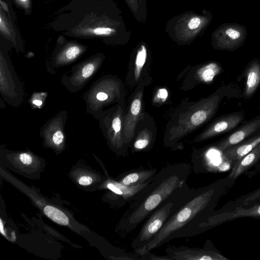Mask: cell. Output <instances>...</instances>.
<instances>
[{
  "label": "cell",
  "mask_w": 260,
  "mask_h": 260,
  "mask_svg": "<svg viewBox=\"0 0 260 260\" xmlns=\"http://www.w3.org/2000/svg\"><path fill=\"white\" fill-rule=\"evenodd\" d=\"M232 180L227 177L199 188L186 185L175 194L167 221L139 256L175 239L203 233V224L215 212L218 201Z\"/></svg>",
  "instance_id": "obj_1"
},
{
  "label": "cell",
  "mask_w": 260,
  "mask_h": 260,
  "mask_svg": "<svg viewBox=\"0 0 260 260\" xmlns=\"http://www.w3.org/2000/svg\"><path fill=\"white\" fill-rule=\"evenodd\" d=\"M191 166L181 162L164 167L129 204L118 229L123 234L136 229L167 199L182 189L190 173Z\"/></svg>",
  "instance_id": "obj_2"
},
{
  "label": "cell",
  "mask_w": 260,
  "mask_h": 260,
  "mask_svg": "<svg viewBox=\"0 0 260 260\" xmlns=\"http://www.w3.org/2000/svg\"><path fill=\"white\" fill-rule=\"evenodd\" d=\"M176 193L161 203L147 218L137 236L132 242L131 246L134 254L139 256L140 251L147 246L167 221L172 211Z\"/></svg>",
  "instance_id": "obj_3"
},
{
  "label": "cell",
  "mask_w": 260,
  "mask_h": 260,
  "mask_svg": "<svg viewBox=\"0 0 260 260\" xmlns=\"http://www.w3.org/2000/svg\"><path fill=\"white\" fill-rule=\"evenodd\" d=\"M99 122L103 134L112 146L120 154L126 155V146L123 139L124 116L120 105L113 113L103 110L92 114Z\"/></svg>",
  "instance_id": "obj_4"
},
{
  "label": "cell",
  "mask_w": 260,
  "mask_h": 260,
  "mask_svg": "<svg viewBox=\"0 0 260 260\" xmlns=\"http://www.w3.org/2000/svg\"><path fill=\"white\" fill-rule=\"evenodd\" d=\"M116 83L111 79L101 78L94 81L83 95L86 112L92 114L102 111L116 97Z\"/></svg>",
  "instance_id": "obj_5"
},
{
  "label": "cell",
  "mask_w": 260,
  "mask_h": 260,
  "mask_svg": "<svg viewBox=\"0 0 260 260\" xmlns=\"http://www.w3.org/2000/svg\"><path fill=\"white\" fill-rule=\"evenodd\" d=\"M0 93L3 99L14 107L21 104L24 94L21 82L9 60L1 55Z\"/></svg>",
  "instance_id": "obj_6"
},
{
  "label": "cell",
  "mask_w": 260,
  "mask_h": 260,
  "mask_svg": "<svg viewBox=\"0 0 260 260\" xmlns=\"http://www.w3.org/2000/svg\"><path fill=\"white\" fill-rule=\"evenodd\" d=\"M221 98L218 95H214L202 101L196 107L190 116L185 120H182L178 123L179 127L176 128L174 136L169 139V142L177 140L186 133L190 132L209 120L216 113L219 105Z\"/></svg>",
  "instance_id": "obj_7"
},
{
  "label": "cell",
  "mask_w": 260,
  "mask_h": 260,
  "mask_svg": "<svg viewBox=\"0 0 260 260\" xmlns=\"http://www.w3.org/2000/svg\"><path fill=\"white\" fill-rule=\"evenodd\" d=\"M102 61L101 57H93L76 64L73 67L69 75H63L61 82L69 91H79L99 70Z\"/></svg>",
  "instance_id": "obj_8"
},
{
  "label": "cell",
  "mask_w": 260,
  "mask_h": 260,
  "mask_svg": "<svg viewBox=\"0 0 260 260\" xmlns=\"http://www.w3.org/2000/svg\"><path fill=\"white\" fill-rule=\"evenodd\" d=\"M167 255L173 260H227L208 240L202 248L185 246L169 247L165 249Z\"/></svg>",
  "instance_id": "obj_9"
},
{
  "label": "cell",
  "mask_w": 260,
  "mask_h": 260,
  "mask_svg": "<svg viewBox=\"0 0 260 260\" xmlns=\"http://www.w3.org/2000/svg\"><path fill=\"white\" fill-rule=\"evenodd\" d=\"M241 217L260 218V203L249 207L237 206L215 211L203 224V233L221 223Z\"/></svg>",
  "instance_id": "obj_10"
},
{
  "label": "cell",
  "mask_w": 260,
  "mask_h": 260,
  "mask_svg": "<svg viewBox=\"0 0 260 260\" xmlns=\"http://www.w3.org/2000/svg\"><path fill=\"white\" fill-rule=\"evenodd\" d=\"M247 35L245 27L237 23H225L215 35L216 45L220 49L233 51L244 43Z\"/></svg>",
  "instance_id": "obj_11"
},
{
  "label": "cell",
  "mask_w": 260,
  "mask_h": 260,
  "mask_svg": "<svg viewBox=\"0 0 260 260\" xmlns=\"http://www.w3.org/2000/svg\"><path fill=\"white\" fill-rule=\"evenodd\" d=\"M151 180L137 185L127 186L116 180H109L106 183V187L112 193L111 200L113 203L121 207L133 201Z\"/></svg>",
  "instance_id": "obj_12"
},
{
  "label": "cell",
  "mask_w": 260,
  "mask_h": 260,
  "mask_svg": "<svg viewBox=\"0 0 260 260\" xmlns=\"http://www.w3.org/2000/svg\"><path fill=\"white\" fill-rule=\"evenodd\" d=\"M67 118V112L63 111L50 119L41 129V137L56 147L61 145L65 140V123Z\"/></svg>",
  "instance_id": "obj_13"
},
{
  "label": "cell",
  "mask_w": 260,
  "mask_h": 260,
  "mask_svg": "<svg viewBox=\"0 0 260 260\" xmlns=\"http://www.w3.org/2000/svg\"><path fill=\"white\" fill-rule=\"evenodd\" d=\"M243 118V115L240 113H232L219 118L198 136L194 141H203L229 132L238 125Z\"/></svg>",
  "instance_id": "obj_14"
},
{
  "label": "cell",
  "mask_w": 260,
  "mask_h": 260,
  "mask_svg": "<svg viewBox=\"0 0 260 260\" xmlns=\"http://www.w3.org/2000/svg\"><path fill=\"white\" fill-rule=\"evenodd\" d=\"M142 95L143 88H141L136 93L124 119L122 135L126 146L135 136L136 126L141 113Z\"/></svg>",
  "instance_id": "obj_15"
},
{
  "label": "cell",
  "mask_w": 260,
  "mask_h": 260,
  "mask_svg": "<svg viewBox=\"0 0 260 260\" xmlns=\"http://www.w3.org/2000/svg\"><path fill=\"white\" fill-rule=\"evenodd\" d=\"M260 126V118L251 120L217 143L214 147L221 152L245 140Z\"/></svg>",
  "instance_id": "obj_16"
},
{
  "label": "cell",
  "mask_w": 260,
  "mask_h": 260,
  "mask_svg": "<svg viewBox=\"0 0 260 260\" xmlns=\"http://www.w3.org/2000/svg\"><path fill=\"white\" fill-rule=\"evenodd\" d=\"M259 143H260V134L244 140L222 151V156L225 160L230 162L233 167L236 162L247 154Z\"/></svg>",
  "instance_id": "obj_17"
},
{
  "label": "cell",
  "mask_w": 260,
  "mask_h": 260,
  "mask_svg": "<svg viewBox=\"0 0 260 260\" xmlns=\"http://www.w3.org/2000/svg\"><path fill=\"white\" fill-rule=\"evenodd\" d=\"M157 172L156 169H133L120 175L116 181L127 186L137 185L152 180Z\"/></svg>",
  "instance_id": "obj_18"
},
{
  "label": "cell",
  "mask_w": 260,
  "mask_h": 260,
  "mask_svg": "<svg viewBox=\"0 0 260 260\" xmlns=\"http://www.w3.org/2000/svg\"><path fill=\"white\" fill-rule=\"evenodd\" d=\"M260 161V143L247 154L239 160L233 166L228 176L229 179L236 180L242 174L251 169Z\"/></svg>",
  "instance_id": "obj_19"
},
{
  "label": "cell",
  "mask_w": 260,
  "mask_h": 260,
  "mask_svg": "<svg viewBox=\"0 0 260 260\" xmlns=\"http://www.w3.org/2000/svg\"><path fill=\"white\" fill-rule=\"evenodd\" d=\"M82 52V50L79 46H71L56 55L49 67L58 68L70 64L80 55Z\"/></svg>",
  "instance_id": "obj_20"
},
{
  "label": "cell",
  "mask_w": 260,
  "mask_h": 260,
  "mask_svg": "<svg viewBox=\"0 0 260 260\" xmlns=\"http://www.w3.org/2000/svg\"><path fill=\"white\" fill-rule=\"evenodd\" d=\"M246 76L245 95L249 98L254 93L260 83V64L256 62H252L247 69Z\"/></svg>",
  "instance_id": "obj_21"
},
{
  "label": "cell",
  "mask_w": 260,
  "mask_h": 260,
  "mask_svg": "<svg viewBox=\"0 0 260 260\" xmlns=\"http://www.w3.org/2000/svg\"><path fill=\"white\" fill-rule=\"evenodd\" d=\"M44 214L55 223L68 225L69 219L68 216L58 208L51 205L45 206L43 208Z\"/></svg>",
  "instance_id": "obj_22"
},
{
  "label": "cell",
  "mask_w": 260,
  "mask_h": 260,
  "mask_svg": "<svg viewBox=\"0 0 260 260\" xmlns=\"http://www.w3.org/2000/svg\"><path fill=\"white\" fill-rule=\"evenodd\" d=\"M220 71L219 65L215 62L207 64L198 71L199 79L204 82H211Z\"/></svg>",
  "instance_id": "obj_23"
},
{
  "label": "cell",
  "mask_w": 260,
  "mask_h": 260,
  "mask_svg": "<svg viewBox=\"0 0 260 260\" xmlns=\"http://www.w3.org/2000/svg\"><path fill=\"white\" fill-rule=\"evenodd\" d=\"M152 142V136L146 129L141 131L133 144V151H143L150 146Z\"/></svg>",
  "instance_id": "obj_24"
},
{
  "label": "cell",
  "mask_w": 260,
  "mask_h": 260,
  "mask_svg": "<svg viewBox=\"0 0 260 260\" xmlns=\"http://www.w3.org/2000/svg\"><path fill=\"white\" fill-rule=\"evenodd\" d=\"M146 58L147 50L145 47L142 45L137 52L135 60L134 76L136 80H137L140 76L142 70L146 62Z\"/></svg>",
  "instance_id": "obj_25"
},
{
  "label": "cell",
  "mask_w": 260,
  "mask_h": 260,
  "mask_svg": "<svg viewBox=\"0 0 260 260\" xmlns=\"http://www.w3.org/2000/svg\"><path fill=\"white\" fill-rule=\"evenodd\" d=\"M140 259L142 260H169L171 258L167 256H159L154 254L150 251L147 252L140 256Z\"/></svg>",
  "instance_id": "obj_26"
},
{
  "label": "cell",
  "mask_w": 260,
  "mask_h": 260,
  "mask_svg": "<svg viewBox=\"0 0 260 260\" xmlns=\"http://www.w3.org/2000/svg\"><path fill=\"white\" fill-rule=\"evenodd\" d=\"M19 160L24 165H30L32 161L33 158L31 155L26 152L21 153L19 155Z\"/></svg>",
  "instance_id": "obj_27"
},
{
  "label": "cell",
  "mask_w": 260,
  "mask_h": 260,
  "mask_svg": "<svg viewBox=\"0 0 260 260\" xmlns=\"http://www.w3.org/2000/svg\"><path fill=\"white\" fill-rule=\"evenodd\" d=\"M168 96V92L166 88L159 89L156 94V97L161 102L165 101Z\"/></svg>",
  "instance_id": "obj_28"
},
{
  "label": "cell",
  "mask_w": 260,
  "mask_h": 260,
  "mask_svg": "<svg viewBox=\"0 0 260 260\" xmlns=\"http://www.w3.org/2000/svg\"><path fill=\"white\" fill-rule=\"evenodd\" d=\"M92 182V179L88 176H81L78 180V183L81 185L87 186L89 185Z\"/></svg>",
  "instance_id": "obj_29"
},
{
  "label": "cell",
  "mask_w": 260,
  "mask_h": 260,
  "mask_svg": "<svg viewBox=\"0 0 260 260\" xmlns=\"http://www.w3.org/2000/svg\"><path fill=\"white\" fill-rule=\"evenodd\" d=\"M201 23V20L198 17L192 18L188 23V27L190 29H195L198 27Z\"/></svg>",
  "instance_id": "obj_30"
},
{
  "label": "cell",
  "mask_w": 260,
  "mask_h": 260,
  "mask_svg": "<svg viewBox=\"0 0 260 260\" xmlns=\"http://www.w3.org/2000/svg\"><path fill=\"white\" fill-rule=\"evenodd\" d=\"M111 29H110V28L106 27L96 28L94 30V32L98 35H108L110 34L111 32Z\"/></svg>",
  "instance_id": "obj_31"
},
{
  "label": "cell",
  "mask_w": 260,
  "mask_h": 260,
  "mask_svg": "<svg viewBox=\"0 0 260 260\" xmlns=\"http://www.w3.org/2000/svg\"><path fill=\"white\" fill-rule=\"evenodd\" d=\"M43 104V101L40 98H37L36 96H34L31 101V104L36 107H41Z\"/></svg>",
  "instance_id": "obj_32"
},
{
  "label": "cell",
  "mask_w": 260,
  "mask_h": 260,
  "mask_svg": "<svg viewBox=\"0 0 260 260\" xmlns=\"http://www.w3.org/2000/svg\"><path fill=\"white\" fill-rule=\"evenodd\" d=\"M1 232L3 235L6 236V233L4 232L3 222H2V220H1Z\"/></svg>",
  "instance_id": "obj_33"
},
{
  "label": "cell",
  "mask_w": 260,
  "mask_h": 260,
  "mask_svg": "<svg viewBox=\"0 0 260 260\" xmlns=\"http://www.w3.org/2000/svg\"><path fill=\"white\" fill-rule=\"evenodd\" d=\"M1 5L3 6V7L4 8V9H5V10L7 11L8 9H7V7L6 6V4L2 2V1L1 2Z\"/></svg>",
  "instance_id": "obj_34"
},
{
  "label": "cell",
  "mask_w": 260,
  "mask_h": 260,
  "mask_svg": "<svg viewBox=\"0 0 260 260\" xmlns=\"http://www.w3.org/2000/svg\"><path fill=\"white\" fill-rule=\"evenodd\" d=\"M19 1L22 2H24L27 1V0H19Z\"/></svg>",
  "instance_id": "obj_35"
}]
</instances>
